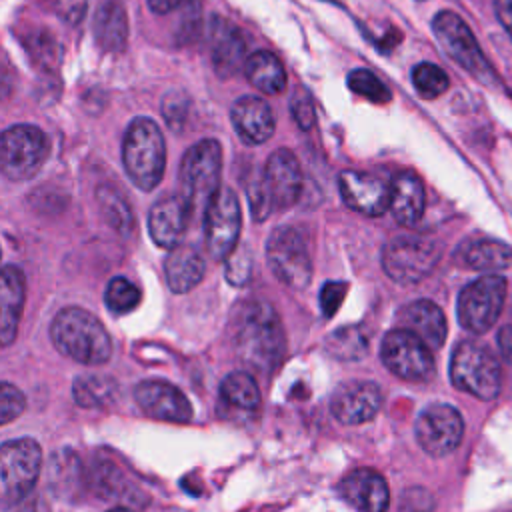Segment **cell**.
Here are the masks:
<instances>
[{
  "instance_id": "cell-1",
  "label": "cell",
  "mask_w": 512,
  "mask_h": 512,
  "mask_svg": "<svg viewBox=\"0 0 512 512\" xmlns=\"http://www.w3.org/2000/svg\"><path fill=\"white\" fill-rule=\"evenodd\" d=\"M232 344L248 366L262 372L274 370L286 350V336L276 310L262 300L244 302L234 314Z\"/></svg>"
},
{
  "instance_id": "cell-2",
  "label": "cell",
  "mask_w": 512,
  "mask_h": 512,
  "mask_svg": "<svg viewBox=\"0 0 512 512\" xmlns=\"http://www.w3.org/2000/svg\"><path fill=\"white\" fill-rule=\"evenodd\" d=\"M50 338L60 354L86 366L104 364L112 356V340L104 324L78 306L64 308L54 316Z\"/></svg>"
},
{
  "instance_id": "cell-3",
  "label": "cell",
  "mask_w": 512,
  "mask_h": 512,
  "mask_svg": "<svg viewBox=\"0 0 512 512\" xmlns=\"http://www.w3.org/2000/svg\"><path fill=\"white\" fill-rule=\"evenodd\" d=\"M302 192V170L298 158L286 150H276L262 172V176L250 184L248 198L254 220H266L274 210L290 208Z\"/></svg>"
},
{
  "instance_id": "cell-4",
  "label": "cell",
  "mask_w": 512,
  "mask_h": 512,
  "mask_svg": "<svg viewBox=\"0 0 512 512\" xmlns=\"http://www.w3.org/2000/svg\"><path fill=\"white\" fill-rule=\"evenodd\" d=\"M122 162L128 178L140 190H154L166 168V142L150 118H134L124 134Z\"/></svg>"
},
{
  "instance_id": "cell-5",
  "label": "cell",
  "mask_w": 512,
  "mask_h": 512,
  "mask_svg": "<svg viewBox=\"0 0 512 512\" xmlns=\"http://www.w3.org/2000/svg\"><path fill=\"white\" fill-rule=\"evenodd\" d=\"M222 146L218 140L206 138L188 148L180 164L182 196L188 202L192 216L208 208L220 186Z\"/></svg>"
},
{
  "instance_id": "cell-6",
  "label": "cell",
  "mask_w": 512,
  "mask_h": 512,
  "mask_svg": "<svg viewBox=\"0 0 512 512\" xmlns=\"http://www.w3.org/2000/svg\"><path fill=\"white\" fill-rule=\"evenodd\" d=\"M450 380L458 390L468 392L478 400L490 402L500 392V384H502L500 362L480 342L464 340L452 352Z\"/></svg>"
},
{
  "instance_id": "cell-7",
  "label": "cell",
  "mask_w": 512,
  "mask_h": 512,
  "mask_svg": "<svg viewBox=\"0 0 512 512\" xmlns=\"http://www.w3.org/2000/svg\"><path fill=\"white\" fill-rule=\"evenodd\" d=\"M432 32L442 50L470 76L486 86L498 84L496 70L486 60L476 36L468 24L452 10H442L432 20Z\"/></svg>"
},
{
  "instance_id": "cell-8",
  "label": "cell",
  "mask_w": 512,
  "mask_h": 512,
  "mask_svg": "<svg viewBox=\"0 0 512 512\" xmlns=\"http://www.w3.org/2000/svg\"><path fill=\"white\" fill-rule=\"evenodd\" d=\"M42 468V448L32 438L6 440L0 446V500L8 510L26 500Z\"/></svg>"
},
{
  "instance_id": "cell-9",
  "label": "cell",
  "mask_w": 512,
  "mask_h": 512,
  "mask_svg": "<svg viewBox=\"0 0 512 512\" xmlns=\"http://www.w3.org/2000/svg\"><path fill=\"white\" fill-rule=\"evenodd\" d=\"M440 254V244L434 238L402 234L384 246L382 268L398 284H416L434 270Z\"/></svg>"
},
{
  "instance_id": "cell-10",
  "label": "cell",
  "mask_w": 512,
  "mask_h": 512,
  "mask_svg": "<svg viewBox=\"0 0 512 512\" xmlns=\"http://www.w3.org/2000/svg\"><path fill=\"white\" fill-rule=\"evenodd\" d=\"M508 284L498 274H486L466 284L458 294V322L472 334L488 332L502 314Z\"/></svg>"
},
{
  "instance_id": "cell-11",
  "label": "cell",
  "mask_w": 512,
  "mask_h": 512,
  "mask_svg": "<svg viewBox=\"0 0 512 512\" xmlns=\"http://www.w3.org/2000/svg\"><path fill=\"white\" fill-rule=\"evenodd\" d=\"M266 260L274 276L292 290H304L312 280L308 244L294 226H278L268 236Z\"/></svg>"
},
{
  "instance_id": "cell-12",
  "label": "cell",
  "mask_w": 512,
  "mask_h": 512,
  "mask_svg": "<svg viewBox=\"0 0 512 512\" xmlns=\"http://www.w3.org/2000/svg\"><path fill=\"white\" fill-rule=\"evenodd\" d=\"M48 138L32 124H16L4 130L0 140V168L8 180L32 178L48 158Z\"/></svg>"
},
{
  "instance_id": "cell-13",
  "label": "cell",
  "mask_w": 512,
  "mask_h": 512,
  "mask_svg": "<svg viewBox=\"0 0 512 512\" xmlns=\"http://www.w3.org/2000/svg\"><path fill=\"white\" fill-rule=\"evenodd\" d=\"M384 366L402 380L426 382L434 376L432 348L404 328L390 330L380 346Z\"/></svg>"
},
{
  "instance_id": "cell-14",
  "label": "cell",
  "mask_w": 512,
  "mask_h": 512,
  "mask_svg": "<svg viewBox=\"0 0 512 512\" xmlns=\"http://www.w3.org/2000/svg\"><path fill=\"white\" fill-rule=\"evenodd\" d=\"M242 212L232 188L222 186L204 212V244L214 260H226L238 244Z\"/></svg>"
},
{
  "instance_id": "cell-15",
  "label": "cell",
  "mask_w": 512,
  "mask_h": 512,
  "mask_svg": "<svg viewBox=\"0 0 512 512\" xmlns=\"http://www.w3.org/2000/svg\"><path fill=\"white\" fill-rule=\"evenodd\" d=\"M414 434L426 454L440 458L460 446L464 436V420L454 406L436 402L418 414Z\"/></svg>"
},
{
  "instance_id": "cell-16",
  "label": "cell",
  "mask_w": 512,
  "mask_h": 512,
  "mask_svg": "<svg viewBox=\"0 0 512 512\" xmlns=\"http://www.w3.org/2000/svg\"><path fill=\"white\" fill-rule=\"evenodd\" d=\"M338 186L344 204L364 216H380L390 210L392 184L376 174L344 170L338 176Z\"/></svg>"
},
{
  "instance_id": "cell-17",
  "label": "cell",
  "mask_w": 512,
  "mask_h": 512,
  "mask_svg": "<svg viewBox=\"0 0 512 512\" xmlns=\"http://www.w3.org/2000/svg\"><path fill=\"white\" fill-rule=\"evenodd\" d=\"M382 406V392L376 382L350 380L340 384L330 398L332 416L346 426L372 420Z\"/></svg>"
},
{
  "instance_id": "cell-18",
  "label": "cell",
  "mask_w": 512,
  "mask_h": 512,
  "mask_svg": "<svg viewBox=\"0 0 512 512\" xmlns=\"http://www.w3.org/2000/svg\"><path fill=\"white\" fill-rule=\"evenodd\" d=\"M134 400L144 414L164 422H190L194 410L188 398L174 384L164 380H144L134 388Z\"/></svg>"
},
{
  "instance_id": "cell-19",
  "label": "cell",
  "mask_w": 512,
  "mask_h": 512,
  "mask_svg": "<svg viewBox=\"0 0 512 512\" xmlns=\"http://www.w3.org/2000/svg\"><path fill=\"white\" fill-rule=\"evenodd\" d=\"M192 210L184 196H166L148 212V232L156 246L174 250L180 246Z\"/></svg>"
},
{
  "instance_id": "cell-20",
  "label": "cell",
  "mask_w": 512,
  "mask_h": 512,
  "mask_svg": "<svg viewBox=\"0 0 512 512\" xmlns=\"http://www.w3.org/2000/svg\"><path fill=\"white\" fill-rule=\"evenodd\" d=\"M340 494L358 512H386L390 504V490L384 476L370 468L352 470L340 482Z\"/></svg>"
},
{
  "instance_id": "cell-21",
  "label": "cell",
  "mask_w": 512,
  "mask_h": 512,
  "mask_svg": "<svg viewBox=\"0 0 512 512\" xmlns=\"http://www.w3.org/2000/svg\"><path fill=\"white\" fill-rule=\"evenodd\" d=\"M232 126L242 142L250 146H258L270 140L274 134L276 122L270 106L258 96H242L234 102L232 112Z\"/></svg>"
},
{
  "instance_id": "cell-22",
  "label": "cell",
  "mask_w": 512,
  "mask_h": 512,
  "mask_svg": "<svg viewBox=\"0 0 512 512\" xmlns=\"http://www.w3.org/2000/svg\"><path fill=\"white\" fill-rule=\"evenodd\" d=\"M26 296V280L20 268L6 264L0 276V340L10 346L16 338Z\"/></svg>"
},
{
  "instance_id": "cell-23",
  "label": "cell",
  "mask_w": 512,
  "mask_h": 512,
  "mask_svg": "<svg viewBox=\"0 0 512 512\" xmlns=\"http://www.w3.org/2000/svg\"><path fill=\"white\" fill-rule=\"evenodd\" d=\"M398 320H400V328L416 334L432 350L440 348L446 340L448 326H446L444 312L432 300H416L406 304L400 310Z\"/></svg>"
},
{
  "instance_id": "cell-24",
  "label": "cell",
  "mask_w": 512,
  "mask_h": 512,
  "mask_svg": "<svg viewBox=\"0 0 512 512\" xmlns=\"http://www.w3.org/2000/svg\"><path fill=\"white\" fill-rule=\"evenodd\" d=\"M210 54L216 72L224 78L236 74L246 64V42L242 32L228 20L214 18L210 28Z\"/></svg>"
},
{
  "instance_id": "cell-25",
  "label": "cell",
  "mask_w": 512,
  "mask_h": 512,
  "mask_svg": "<svg viewBox=\"0 0 512 512\" xmlns=\"http://www.w3.org/2000/svg\"><path fill=\"white\" fill-rule=\"evenodd\" d=\"M390 212L394 220L406 228L416 226L426 208V192L422 180L414 172H400L390 182Z\"/></svg>"
},
{
  "instance_id": "cell-26",
  "label": "cell",
  "mask_w": 512,
  "mask_h": 512,
  "mask_svg": "<svg viewBox=\"0 0 512 512\" xmlns=\"http://www.w3.org/2000/svg\"><path fill=\"white\" fill-rule=\"evenodd\" d=\"M204 258L200 256L198 250L190 246H178L170 250V254L164 260V272H166V282L172 292L184 294L190 292L194 286L200 284L204 278Z\"/></svg>"
},
{
  "instance_id": "cell-27",
  "label": "cell",
  "mask_w": 512,
  "mask_h": 512,
  "mask_svg": "<svg viewBox=\"0 0 512 512\" xmlns=\"http://www.w3.org/2000/svg\"><path fill=\"white\" fill-rule=\"evenodd\" d=\"M94 38L106 52H120L128 40V16L120 0H106L94 16Z\"/></svg>"
},
{
  "instance_id": "cell-28",
  "label": "cell",
  "mask_w": 512,
  "mask_h": 512,
  "mask_svg": "<svg viewBox=\"0 0 512 512\" xmlns=\"http://www.w3.org/2000/svg\"><path fill=\"white\" fill-rule=\"evenodd\" d=\"M244 74L254 88L266 94H278L286 88L284 66L278 56L268 50H258L248 56L244 64Z\"/></svg>"
},
{
  "instance_id": "cell-29",
  "label": "cell",
  "mask_w": 512,
  "mask_h": 512,
  "mask_svg": "<svg viewBox=\"0 0 512 512\" xmlns=\"http://www.w3.org/2000/svg\"><path fill=\"white\" fill-rule=\"evenodd\" d=\"M462 260L472 270H482V272L504 270L512 266V246L492 238L474 240L464 248Z\"/></svg>"
},
{
  "instance_id": "cell-30",
  "label": "cell",
  "mask_w": 512,
  "mask_h": 512,
  "mask_svg": "<svg viewBox=\"0 0 512 512\" xmlns=\"http://www.w3.org/2000/svg\"><path fill=\"white\" fill-rule=\"evenodd\" d=\"M74 402L82 408H104L110 406L118 396V384L100 374H86L74 378L72 384Z\"/></svg>"
},
{
  "instance_id": "cell-31",
  "label": "cell",
  "mask_w": 512,
  "mask_h": 512,
  "mask_svg": "<svg viewBox=\"0 0 512 512\" xmlns=\"http://www.w3.org/2000/svg\"><path fill=\"white\" fill-rule=\"evenodd\" d=\"M220 400L238 410H256L260 406V388L248 372L236 370L222 380Z\"/></svg>"
},
{
  "instance_id": "cell-32",
  "label": "cell",
  "mask_w": 512,
  "mask_h": 512,
  "mask_svg": "<svg viewBox=\"0 0 512 512\" xmlns=\"http://www.w3.org/2000/svg\"><path fill=\"white\" fill-rule=\"evenodd\" d=\"M324 346L338 360H360L368 352V334L360 326H342L326 338Z\"/></svg>"
},
{
  "instance_id": "cell-33",
  "label": "cell",
  "mask_w": 512,
  "mask_h": 512,
  "mask_svg": "<svg viewBox=\"0 0 512 512\" xmlns=\"http://www.w3.org/2000/svg\"><path fill=\"white\" fill-rule=\"evenodd\" d=\"M140 300H142V294L138 286L124 276H114L104 290V302L108 310L114 314L132 312L140 304Z\"/></svg>"
},
{
  "instance_id": "cell-34",
  "label": "cell",
  "mask_w": 512,
  "mask_h": 512,
  "mask_svg": "<svg viewBox=\"0 0 512 512\" xmlns=\"http://www.w3.org/2000/svg\"><path fill=\"white\" fill-rule=\"evenodd\" d=\"M412 84L422 98L432 100L448 90L450 78L440 66L432 62H420L412 68Z\"/></svg>"
},
{
  "instance_id": "cell-35",
  "label": "cell",
  "mask_w": 512,
  "mask_h": 512,
  "mask_svg": "<svg viewBox=\"0 0 512 512\" xmlns=\"http://www.w3.org/2000/svg\"><path fill=\"white\" fill-rule=\"evenodd\" d=\"M346 82H348V88L354 94H358V96H362V98H366V100H370L374 104H386L392 98V94L386 88V84L372 70L356 68V70H352L348 74Z\"/></svg>"
},
{
  "instance_id": "cell-36",
  "label": "cell",
  "mask_w": 512,
  "mask_h": 512,
  "mask_svg": "<svg viewBox=\"0 0 512 512\" xmlns=\"http://www.w3.org/2000/svg\"><path fill=\"white\" fill-rule=\"evenodd\" d=\"M96 198L100 202V210L106 216V220L120 232H126L132 228V212L130 206L124 202V198L110 186H100L96 192Z\"/></svg>"
},
{
  "instance_id": "cell-37",
  "label": "cell",
  "mask_w": 512,
  "mask_h": 512,
  "mask_svg": "<svg viewBox=\"0 0 512 512\" xmlns=\"http://www.w3.org/2000/svg\"><path fill=\"white\" fill-rule=\"evenodd\" d=\"M26 408L24 394L10 382H2L0 386V422L8 424L18 418Z\"/></svg>"
},
{
  "instance_id": "cell-38",
  "label": "cell",
  "mask_w": 512,
  "mask_h": 512,
  "mask_svg": "<svg viewBox=\"0 0 512 512\" xmlns=\"http://www.w3.org/2000/svg\"><path fill=\"white\" fill-rule=\"evenodd\" d=\"M44 2L60 20H64L70 26H76L84 18L86 6H88V0H44Z\"/></svg>"
},
{
  "instance_id": "cell-39",
  "label": "cell",
  "mask_w": 512,
  "mask_h": 512,
  "mask_svg": "<svg viewBox=\"0 0 512 512\" xmlns=\"http://www.w3.org/2000/svg\"><path fill=\"white\" fill-rule=\"evenodd\" d=\"M250 270H252V264L246 250L232 252L226 258V278L230 280V284H236V286L244 284L250 276Z\"/></svg>"
},
{
  "instance_id": "cell-40",
  "label": "cell",
  "mask_w": 512,
  "mask_h": 512,
  "mask_svg": "<svg viewBox=\"0 0 512 512\" xmlns=\"http://www.w3.org/2000/svg\"><path fill=\"white\" fill-rule=\"evenodd\" d=\"M348 284L346 282H326L320 290V308L326 318L334 316V312L340 308L344 296H346Z\"/></svg>"
},
{
  "instance_id": "cell-41",
  "label": "cell",
  "mask_w": 512,
  "mask_h": 512,
  "mask_svg": "<svg viewBox=\"0 0 512 512\" xmlns=\"http://www.w3.org/2000/svg\"><path fill=\"white\" fill-rule=\"evenodd\" d=\"M292 114L296 118V124L302 128V130H308L314 126V120H316V112H314V106H312V100L306 96L302 98H296L294 104H292Z\"/></svg>"
},
{
  "instance_id": "cell-42",
  "label": "cell",
  "mask_w": 512,
  "mask_h": 512,
  "mask_svg": "<svg viewBox=\"0 0 512 512\" xmlns=\"http://www.w3.org/2000/svg\"><path fill=\"white\" fill-rule=\"evenodd\" d=\"M494 12L500 26L512 40V0H494Z\"/></svg>"
},
{
  "instance_id": "cell-43",
  "label": "cell",
  "mask_w": 512,
  "mask_h": 512,
  "mask_svg": "<svg viewBox=\"0 0 512 512\" xmlns=\"http://www.w3.org/2000/svg\"><path fill=\"white\" fill-rule=\"evenodd\" d=\"M498 348L502 358L512 364V326H504L498 332Z\"/></svg>"
},
{
  "instance_id": "cell-44",
  "label": "cell",
  "mask_w": 512,
  "mask_h": 512,
  "mask_svg": "<svg viewBox=\"0 0 512 512\" xmlns=\"http://www.w3.org/2000/svg\"><path fill=\"white\" fill-rule=\"evenodd\" d=\"M16 512H50V508L42 496H34L24 500Z\"/></svg>"
},
{
  "instance_id": "cell-45",
  "label": "cell",
  "mask_w": 512,
  "mask_h": 512,
  "mask_svg": "<svg viewBox=\"0 0 512 512\" xmlns=\"http://www.w3.org/2000/svg\"><path fill=\"white\" fill-rule=\"evenodd\" d=\"M182 0H148V6L152 8V12L156 14H166L170 10H174Z\"/></svg>"
},
{
  "instance_id": "cell-46",
  "label": "cell",
  "mask_w": 512,
  "mask_h": 512,
  "mask_svg": "<svg viewBox=\"0 0 512 512\" xmlns=\"http://www.w3.org/2000/svg\"><path fill=\"white\" fill-rule=\"evenodd\" d=\"M110 512H130V510H126V508H114V510H110Z\"/></svg>"
}]
</instances>
